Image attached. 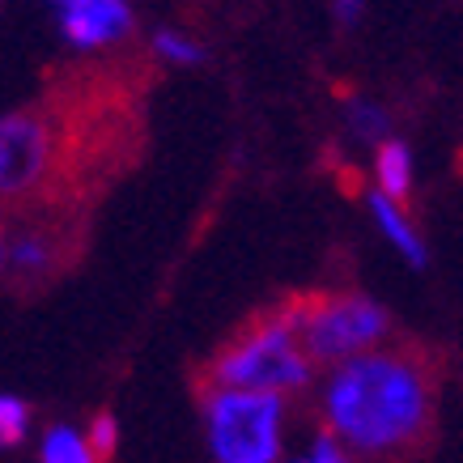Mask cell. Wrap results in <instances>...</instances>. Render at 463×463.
<instances>
[{
  "instance_id": "obj_1",
  "label": "cell",
  "mask_w": 463,
  "mask_h": 463,
  "mask_svg": "<svg viewBox=\"0 0 463 463\" xmlns=\"http://www.w3.org/2000/svg\"><path fill=\"white\" fill-rule=\"evenodd\" d=\"M315 417L365 463H400L434 425V365L408 345L327 365L315 383Z\"/></svg>"
},
{
  "instance_id": "obj_2",
  "label": "cell",
  "mask_w": 463,
  "mask_h": 463,
  "mask_svg": "<svg viewBox=\"0 0 463 463\" xmlns=\"http://www.w3.org/2000/svg\"><path fill=\"white\" fill-rule=\"evenodd\" d=\"M319 365L302 345L289 302L255 315L239 336H230L204 365V387H234V392H268L294 395L315 387Z\"/></svg>"
},
{
  "instance_id": "obj_3",
  "label": "cell",
  "mask_w": 463,
  "mask_h": 463,
  "mask_svg": "<svg viewBox=\"0 0 463 463\" xmlns=\"http://www.w3.org/2000/svg\"><path fill=\"white\" fill-rule=\"evenodd\" d=\"M204 442L213 463H285L289 455V400L268 392L204 387Z\"/></svg>"
},
{
  "instance_id": "obj_4",
  "label": "cell",
  "mask_w": 463,
  "mask_h": 463,
  "mask_svg": "<svg viewBox=\"0 0 463 463\" xmlns=\"http://www.w3.org/2000/svg\"><path fill=\"white\" fill-rule=\"evenodd\" d=\"M289 310H294L302 345L319 370L392 345V310L379 307L370 294H357V289L289 298Z\"/></svg>"
},
{
  "instance_id": "obj_5",
  "label": "cell",
  "mask_w": 463,
  "mask_h": 463,
  "mask_svg": "<svg viewBox=\"0 0 463 463\" xmlns=\"http://www.w3.org/2000/svg\"><path fill=\"white\" fill-rule=\"evenodd\" d=\"M56 166V124L43 111H9L0 119V192L5 200L34 196Z\"/></svg>"
},
{
  "instance_id": "obj_6",
  "label": "cell",
  "mask_w": 463,
  "mask_h": 463,
  "mask_svg": "<svg viewBox=\"0 0 463 463\" xmlns=\"http://www.w3.org/2000/svg\"><path fill=\"white\" fill-rule=\"evenodd\" d=\"M60 39L72 52H111L132 34L137 14L128 0H47Z\"/></svg>"
},
{
  "instance_id": "obj_7",
  "label": "cell",
  "mask_w": 463,
  "mask_h": 463,
  "mask_svg": "<svg viewBox=\"0 0 463 463\" xmlns=\"http://www.w3.org/2000/svg\"><path fill=\"white\" fill-rule=\"evenodd\" d=\"M0 264L5 281L17 289L43 285L64 264V234L47 222H14L0 239Z\"/></svg>"
},
{
  "instance_id": "obj_8",
  "label": "cell",
  "mask_w": 463,
  "mask_h": 463,
  "mask_svg": "<svg viewBox=\"0 0 463 463\" xmlns=\"http://www.w3.org/2000/svg\"><path fill=\"white\" fill-rule=\"evenodd\" d=\"M365 213H370V222L379 225V234L387 239V247H392V251L400 255L404 264L425 268V260H430V247H425L417 222L408 217V204H404V200H392L387 192L370 187V192H365Z\"/></svg>"
},
{
  "instance_id": "obj_9",
  "label": "cell",
  "mask_w": 463,
  "mask_h": 463,
  "mask_svg": "<svg viewBox=\"0 0 463 463\" xmlns=\"http://www.w3.org/2000/svg\"><path fill=\"white\" fill-rule=\"evenodd\" d=\"M370 175H374V187L379 192H387L392 200H404L412 196V187H417V162H412V149H408L404 141H395V137H387V141L379 145V149H370Z\"/></svg>"
},
{
  "instance_id": "obj_10",
  "label": "cell",
  "mask_w": 463,
  "mask_h": 463,
  "mask_svg": "<svg viewBox=\"0 0 463 463\" xmlns=\"http://www.w3.org/2000/svg\"><path fill=\"white\" fill-rule=\"evenodd\" d=\"M340 119H345V132H349L357 145H370V149H379L387 137H392V115L387 107L374 99H365V94H349V99L340 102Z\"/></svg>"
},
{
  "instance_id": "obj_11",
  "label": "cell",
  "mask_w": 463,
  "mask_h": 463,
  "mask_svg": "<svg viewBox=\"0 0 463 463\" xmlns=\"http://www.w3.org/2000/svg\"><path fill=\"white\" fill-rule=\"evenodd\" d=\"M39 463H102V459L85 430L56 421L47 425L39 438Z\"/></svg>"
},
{
  "instance_id": "obj_12",
  "label": "cell",
  "mask_w": 463,
  "mask_h": 463,
  "mask_svg": "<svg viewBox=\"0 0 463 463\" xmlns=\"http://www.w3.org/2000/svg\"><path fill=\"white\" fill-rule=\"evenodd\" d=\"M149 52L166 69H196V64H204V43L183 26H157L149 34Z\"/></svg>"
},
{
  "instance_id": "obj_13",
  "label": "cell",
  "mask_w": 463,
  "mask_h": 463,
  "mask_svg": "<svg viewBox=\"0 0 463 463\" xmlns=\"http://www.w3.org/2000/svg\"><path fill=\"white\" fill-rule=\"evenodd\" d=\"M285 463H365V459H362V455H353V450L345 447L336 434H327V430L319 425V430H315L302 447L285 455Z\"/></svg>"
},
{
  "instance_id": "obj_14",
  "label": "cell",
  "mask_w": 463,
  "mask_h": 463,
  "mask_svg": "<svg viewBox=\"0 0 463 463\" xmlns=\"http://www.w3.org/2000/svg\"><path fill=\"white\" fill-rule=\"evenodd\" d=\"M30 438V404L22 395L5 392L0 395V442L5 447H22Z\"/></svg>"
},
{
  "instance_id": "obj_15",
  "label": "cell",
  "mask_w": 463,
  "mask_h": 463,
  "mask_svg": "<svg viewBox=\"0 0 463 463\" xmlns=\"http://www.w3.org/2000/svg\"><path fill=\"white\" fill-rule=\"evenodd\" d=\"M85 434H90V442H94V450H99V459L107 463L115 455V442H119V425H115L111 412H99L94 421L85 425Z\"/></svg>"
},
{
  "instance_id": "obj_16",
  "label": "cell",
  "mask_w": 463,
  "mask_h": 463,
  "mask_svg": "<svg viewBox=\"0 0 463 463\" xmlns=\"http://www.w3.org/2000/svg\"><path fill=\"white\" fill-rule=\"evenodd\" d=\"M362 17H365V0H332V22L340 30L362 26Z\"/></svg>"
}]
</instances>
